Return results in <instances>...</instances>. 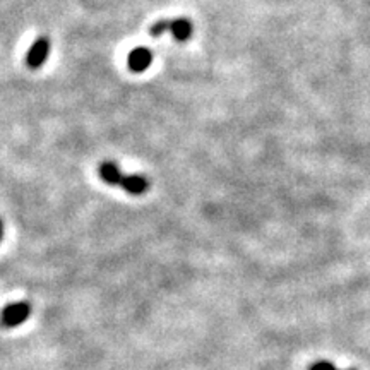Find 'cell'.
<instances>
[{
	"label": "cell",
	"instance_id": "obj_7",
	"mask_svg": "<svg viewBox=\"0 0 370 370\" xmlns=\"http://www.w3.org/2000/svg\"><path fill=\"white\" fill-rule=\"evenodd\" d=\"M170 24H172V21H170V19L158 21V23H155L151 28H149V35L158 38V36L163 35L165 31H170Z\"/></svg>",
	"mask_w": 370,
	"mask_h": 370
},
{
	"label": "cell",
	"instance_id": "obj_9",
	"mask_svg": "<svg viewBox=\"0 0 370 370\" xmlns=\"http://www.w3.org/2000/svg\"><path fill=\"white\" fill-rule=\"evenodd\" d=\"M2 239H4V224L0 222V242H2Z\"/></svg>",
	"mask_w": 370,
	"mask_h": 370
},
{
	"label": "cell",
	"instance_id": "obj_2",
	"mask_svg": "<svg viewBox=\"0 0 370 370\" xmlns=\"http://www.w3.org/2000/svg\"><path fill=\"white\" fill-rule=\"evenodd\" d=\"M50 53V40L47 36H40L35 43L31 45V48L26 53V65L33 70L40 69L48 59Z\"/></svg>",
	"mask_w": 370,
	"mask_h": 370
},
{
	"label": "cell",
	"instance_id": "obj_4",
	"mask_svg": "<svg viewBox=\"0 0 370 370\" xmlns=\"http://www.w3.org/2000/svg\"><path fill=\"white\" fill-rule=\"evenodd\" d=\"M119 187H122L124 190H127L132 195H143L148 192L149 180L144 175H137V173H134V175H126L124 173L122 182H120Z\"/></svg>",
	"mask_w": 370,
	"mask_h": 370
},
{
	"label": "cell",
	"instance_id": "obj_6",
	"mask_svg": "<svg viewBox=\"0 0 370 370\" xmlns=\"http://www.w3.org/2000/svg\"><path fill=\"white\" fill-rule=\"evenodd\" d=\"M170 31H172L173 38L184 43V41H187L190 36H192L194 28H192V23H190L189 19L180 18V19L172 21V24H170Z\"/></svg>",
	"mask_w": 370,
	"mask_h": 370
},
{
	"label": "cell",
	"instance_id": "obj_8",
	"mask_svg": "<svg viewBox=\"0 0 370 370\" xmlns=\"http://www.w3.org/2000/svg\"><path fill=\"white\" fill-rule=\"evenodd\" d=\"M309 370H338L334 367V365L330 364V361H317V364H314ZM350 370H355V369H350Z\"/></svg>",
	"mask_w": 370,
	"mask_h": 370
},
{
	"label": "cell",
	"instance_id": "obj_3",
	"mask_svg": "<svg viewBox=\"0 0 370 370\" xmlns=\"http://www.w3.org/2000/svg\"><path fill=\"white\" fill-rule=\"evenodd\" d=\"M153 64V52L146 47L134 48L129 53L127 65L132 72H144Z\"/></svg>",
	"mask_w": 370,
	"mask_h": 370
},
{
	"label": "cell",
	"instance_id": "obj_1",
	"mask_svg": "<svg viewBox=\"0 0 370 370\" xmlns=\"http://www.w3.org/2000/svg\"><path fill=\"white\" fill-rule=\"evenodd\" d=\"M31 315L30 302H16L6 305L0 312V326L2 327H18L26 322Z\"/></svg>",
	"mask_w": 370,
	"mask_h": 370
},
{
	"label": "cell",
	"instance_id": "obj_5",
	"mask_svg": "<svg viewBox=\"0 0 370 370\" xmlns=\"http://www.w3.org/2000/svg\"><path fill=\"white\" fill-rule=\"evenodd\" d=\"M98 173L99 177H102V180L108 185H120L124 177V173L120 172L119 165L115 163V161H103V163L99 165Z\"/></svg>",
	"mask_w": 370,
	"mask_h": 370
}]
</instances>
